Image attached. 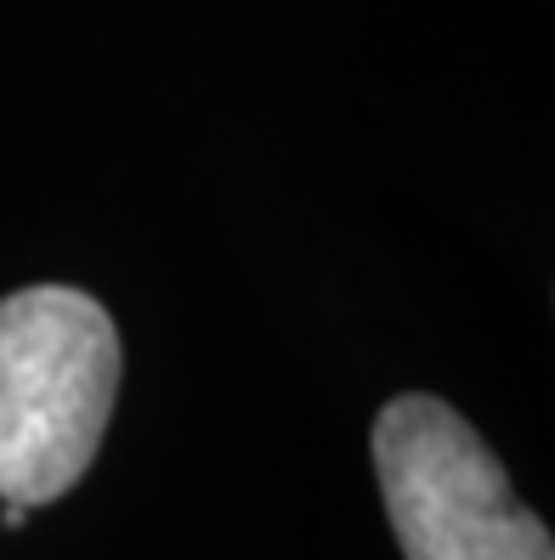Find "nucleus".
<instances>
[{
  "instance_id": "3",
  "label": "nucleus",
  "mask_w": 555,
  "mask_h": 560,
  "mask_svg": "<svg viewBox=\"0 0 555 560\" xmlns=\"http://www.w3.org/2000/svg\"><path fill=\"white\" fill-rule=\"evenodd\" d=\"M0 521H7V526H23V521H28V510H23V504H7V510H0Z\"/></svg>"
},
{
  "instance_id": "1",
  "label": "nucleus",
  "mask_w": 555,
  "mask_h": 560,
  "mask_svg": "<svg viewBox=\"0 0 555 560\" xmlns=\"http://www.w3.org/2000/svg\"><path fill=\"white\" fill-rule=\"evenodd\" d=\"M119 328L96 294L35 283L0 301V504H57L91 470L119 397Z\"/></svg>"
},
{
  "instance_id": "2",
  "label": "nucleus",
  "mask_w": 555,
  "mask_h": 560,
  "mask_svg": "<svg viewBox=\"0 0 555 560\" xmlns=\"http://www.w3.org/2000/svg\"><path fill=\"white\" fill-rule=\"evenodd\" d=\"M374 476L403 560H555L550 526L442 397L408 390L380 408Z\"/></svg>"
}]
</instances>
